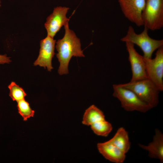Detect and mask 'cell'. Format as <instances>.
<instances>
[{
  "instance_id": "obj_1",
  "label": "cell",
  "mask_w": 163,
  "mask_h": 163,
  "mask_svg": "<svg viewBox=\"0 0 163 163\" xmlns=\"http://www.w3.org/2000/svg\"><path fill=\"white\" fill-rule=\"evenodd\" d=\"M64 26V36L57 40L56 46L58 52L56 57L60 63L58 72L61 75L68 73V65L72 56L85 57L81 48L80 39L74 32L69 28L68 22Z\"/></svg>"
},
{
  "instance_id": "obj_2",
  "label": "cell",
  "mask_w": 163,
  "mask_h": 163,
  "mask_svg": "<svg viewBox=\"0 0 163 163\" xmlns=\"http://www.w3.org/2000/svg\"><path fill=\"white\" fill-rule=\"evenodd\" d=\"M148 29L144 27L143 31L139 34H136L133 28L129 27L126 35L120 39L123 42H130L139 46L143 52V57L151 59L153 52L163 46V40H156L150 37Z\"/></svg>"
},
{
  "instance_id": "obj_3",
  "label": "cell",
  "mask_w": 163,
  "mask_h": 163,
  "mask_svg": "<svg viewBox=\"0 0 163 163\" xmlns=\"http://www.w3.org/2000/svg\"><path fill=\"white\" fill-rule=\"evenodd\" d=\"M113 96L120 102L121 107L128 111L145 113L152 107L145 102L131 90L120 84H114Z\"/></svg>"
},
{
  "instance_id": "obj_4",
  "label": "cell",
  "mask_w": 163,
  "mask_h": 163,
  "mask_svg": "<svg viewBox=\"0 0 163 163\" xmlns=\"http://www.w3.org/2000/svg\"><path fill=\"white\" fill-rule=\"evenodd\" d=\"M133 91L142 100L151 106L156 107L159 102L160 91L155 85L148 78L120 84Z\"/></svg>"
},
{
  "instance_id": "obj_5",
  "label": "cell",
  "mask_w": 163,
  "mask_h": 163,
  "mask_svg": "<svg viewBox=\"0 0 163 163\" xmlns=\"http://www.w3.org/2000/svg\"><path fill=\"white\" fill-rule=\"evenodd\" d=\"M143 25L148 30H158L163 27V0H145L142 13Z\"/></svg>"
},
{
  "instance_id": "obj_6",
  "label": "cell",
  "mask_w": 163,
  "mask_h": 163,
  "mask_svg": "<svg viewBox=\"0 0 163 163\" xmlns=\"http://www.w3.org/2000/svg\"><path fill=\"white\" fill-rule=\"evenodd\" d=\"M144 59L147 78L155 85L160 91H163V46L157 50L154 58L144 57Z\"/></svg>"
},
{
  "instance_id": "obj_7",
  "label": "cell",
  "mask_w": 163,
  "mask_h": 163,
  "mask_svg": "<svg viewBox=\"0 0 163 163\" xmlns=\"http://www.w3.org/2000/svg\"><path fill=\"white\" fill-rule=\"evenodd\" d=\"M124 16L137 26L143 25L142 13L145 0H118Z\"/></svg>"
},
{
  "instance_id": "obj_8",
  "label": "cell",
  "mask_w": 163,
  "mask_h": 163,
  "mask_svg": "<svg viewBox=\"0 0 163 163\" xmlns=\"http://www.w3.org/2000/svg\"><path fill=\"white\" fill-rule=\"evenodd\" d=\"M125 43L132 72V77L130 81L148 78L143 56L136 51L134 47V44L129 42Z\"/></svg>"
},
{
  "instance_id": "obj_9",
  "label": "cell",
  "mask_w": 163,
  "mask_h": 163,
  "mask_svg": "<svg viewBox=\"0 0 163 163\" xmlns=\"http://www.w3.org/2000/svg\"><path fill=\"white\" fill-rule=\"evenodd\" d=\"M69 9L61 6L54 8L53 12L47 18L44 24L47 36L53 38L61 27L68 22L69 19L66 15Z\"/></svg>"
},
{
  "instance_id": "obj_10",
  "label": "cell",
  "mask_w": 163,
  "mask_h": 163,
  "mask_svg": "<svg viewBox=\"0 0 163 163\" xmlns=\"http://www.w3.org/2000/svg\"><path fill=\"white\" fill-rule=\"evenodd\" d=\"M56 41L53 38L48 36L40 41L39 55L34 63V66L38 65L45 69L46 67L48 71H51L53 69L52 60L55 54Z\"/></svg>"
},
{
  "instance_id": "obj_11",
  "label": "cell",
  "mask_w": 163,
  "mask_h": 163,
  "mask_svg": "<svg viewBox=\"0 0 163 163\" xmlns=\"http://www.w3.org/2000/svg\"><path fill=\"white\" fill-rule=\"evenodd\" d=\"M99 152L107 159L115 163H122L125 160L126 154L109 140L97 145Z\"/></svg>"
},
{
  "instance_id": "obj_12",
  "label": "cell",
  "mask_w": 163,
  "mask_h": 163,
  "mask_svg": "<svg viewBox=\"0 0 163 163\" xmlns=\"http://www.w3.org/2000/svg\"><path fill=\"white\" fill-rule=\"evenodd\" d=\"M139 145L148 152L149 157L158 159L161 162H163V134L159 129H157L155 130L153 140L148 145L139 144Z\"/></svg>"
},
{
  "instance_id": "obj_13",
  "label": "cell",
  "mask_w": 163,
  "mask_h": 163,
  "mask_svg": "<svg viewBox=\"0 0 163 163\" xmlns=\"http://www.w3.org/2000/svg\"><path fill=\"white\" fill-rule=\"evenodd\" d=\"M109 140L126 154L130 148L131 144L128 133L123 127L119 128Z\"/></svg>"
},
{
  "instance_id": "obj_14",
  "label": "cell",
  "mask_w": 163,
  "mask_h": 163,
  "mask_svg": "<svg viewBox=\"0 0 163 163\" xmlns=\"http://www.w3.org/2000/svg\"><path fill=\"white\" fill-rule=\"evenodd\" d=\"M105 119L103 112L94 105H92L85 111L83 116L82 123L91 126L98 121Z\"/></svg>"
},
{
  "instance_id": "obj_15",
  "label": "cell",
  "mask_w": 163,
  "mask_h": 163,
  "mask_svg": "<svg viewBox=\"0 0 163 163\" xmlns=\"http://www.w3.org/2000/svg\"><path fill=\"white\" fill-rule=\"evenodd\" d=\"M90 126L94 133L98 136H107L113 128L111 124L105 119L96 122Z\"/></svg>"
},
{
  "instance_id": "obj_16",
  "label": "cell",
  "mask_w": 163,
  "mask_h": 163,
  "mask_svg": "<svg viewBox=\"0 0 163 163\" xmlns=\"http://www.w3.org/2000/svg\"><path fill=\"white\" fill-rule=\"evenodd\" d=\"M8 87L10 90L9 95L14 101L17 102L24 99L27 95L23 89L14 82H12Z\"/></svg>"
},
{
  "instance_id": "obj_17",
  "label": "cell",
  "mask_w": 163,
  "mask_h": 163,
  "mask_svg": "<svg viewBox=\"0 0 163 163\" xmlns=\"http://www.w3.org/2000/svg\"><path fill=\"white\" fill-rule=\"evenodd\" d=\"M17 102L18 113L24 121H26L28 119L34 116V111L31 109L29 103L25 99Z\"/></svg>"
},
{
  "instance_id": "obj_18",
  "label": "cell",
  "mask_w": 163,
  "mask_h": 163,
  "mask_svg": "<svg viewBox=\"0 0 163 163\" xmlns=\"http://www.w3.org/2000/svg\"><path fill=\"white\" fill-rule=\"evenodd\" d=\"M10 57L7 56L6 54L0 55V64H9L11 61Z\"/></svg>"
}]
</instances>
